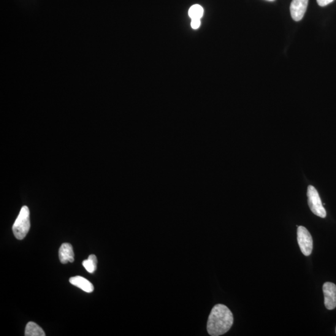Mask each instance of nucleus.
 Wrapping results in <instances>:
<instances>
[{
    "instance_id": "nucleus-2",
    "label": "nucleus",
    "mask_w": 336,
    "mask_h": 336,
    "mask_svg": "<svg viewBox=\"0 0 336 336\" xmlns=\"http://www.w3.org/2000/svg\"><path fill=\"white\" fill-rule=\"evenodd\" d=\"M29 210L27 206L21 208L20 214L13 226V232L18 240H23L28 234L30 229V218Z\"/></svg>"
},
{
    "instance_id": "nucleus-13",
    "label": "nucleus",
    "mask_w": 336,
    "mask_h": 336,
    "mask_svg": "<svg viewBox=\"0 0 336 336\" xmlns=\"http://www.w3.org/2000/svg\"><path fill=\"white\" fill-rule=\"evenodd\" d=\"M334 0H317V3L320 7H326Z\"/></svg>"
},
{
    "instance_id": "nucleus-9",
    "label": "nucleus",
    "mask_w": 336,
    "mask_h": 336,
    "mask_svg": "<svg viewBox=\"0 0 336 336\" xmlns=\"http://www.w3.org/2000/svg\"><path fill=\"white\" fill-rule=\"evenodd\" d=\"M26 336H45L44 330L38 325L33 322H29L26 325Z\"/></svg>"
},
{
    "instance_id": "nucleus-7",
    "label": "nucleus",
    "mask_w": 336,
    "mask_h": 336,
    "mask_svg": "<svg viewBox=\"0 0 336 336\" xmlns=\"http://www.w3.org/2000/svg\"><path fill=\"white\" fill-rule=\"evenodd\" d=\"M59 257L62 264H66L74 261V253L71 244L64 243L62 244L59 251Z\"/></svg>"
},
{
    "instance_id": "nucleus-5",
    "label": "nucleus",
    "mask_w": 336,
    "mask_h": 336,
    "mask_svg": "<svg viewBox=\"0 0 336 336\" xmlns=\"http://www.w3.org/2000/svg\"><path fill=\"white\" fill-rule=\"evenodd\" d=\"M322 290L324 296V305L327 310H332L336 307V285L326 282L323 284Z\"/></svg>"
},
{
    "instance_id": "nucleus-1",
    "label": "nucleus",
    "mask_w": 336,
    "mask_h": 336,
    "mask_svg": "<svg viewBox=\"0 0 336 336\" xmlns=\"http://www.w3.org/2000/svg\"><path fill=\"white\" fill-rule=\"evenodd\" d=\"M233 323L234 316L226 305L218 304L214 306L208 316L207 330L208 334L219 336L228 332Z\"/></svg>"
},
{
    "instance_id": "nucleus-15",
    "label": "nucleus",
    "mask_w": 336,
    "mask_h": 336,
    "mask_svg": "<svg viewBox=\"0 0 336 336\" xmlns=\"http://www.w3.org/2000/svg\"><path fill=\"white\" fill-rule=\"evenodd\" d=\"M335 332H336V329H335Z\"/></svg>"
},
{
    "instance_id": "nucleus-14",
    "label": "nucleus",
    "mask_w": 336,
    "mask_h": 336,
    "mask_svg": "<svg viewBox=\"0 0 336 336\" xmlns=\"http://www.w3.org/2000/svg\"><path fill=\"white\" fill-rule=\"evenodd\" d=\"M270 1H273V0H270Z\"/></svg>"
},
{
    "instance_id": "nucleus-12",
    "label": "nucleus",
    "mask_w": 336,
    "mask_h": 336,
    "mask_svg": "<svg viewBox=\"0 0 336 336\" xmlns=\"http://www.w3.org/2000/svg\"><path fill=\"white\" fill-rule=\"evenodd\" d=\"M200 25V19H192L191 21V27L194 29L199 28Z\"/></svg>"
},
{
    "instance_id": "nucleus-3",
    "label": "nucleus",
    "mask_w": 336,
    "mask_h": 336,
    "mask_svg": "<svg viewBox=\"0 0 336 336\" xmlns=\"http://www.w3.org/2000/svg\"><path fill=\"white\" fill-rule=\"evenodd\" d=\"M307 196L309 206L312 213L321 218H326V210L322 205L318 192L314 186L311 185L308 186Z\"/></svg>"
},
{
    "instance_id": "nucleus-11",
    "label": "nucleus",
    "mask_w": 336,
    "mask_h": 336,
    "mask_svg": "<svg viewBox=\"0 0 336 336\" xmlns=\"http://www.w3.org/2000/svg\"><path fill=\"white\" fill-rule=\"evenodd\" d=\"M204 14V10L199 5H195L189 10V16L192 19H200Z\"/></svg>"
},
{
    "instance_id": "nucleus-4",
    "label": "nucleus",
    "mask_w": 336,
    "mask_h": 336,
    "mask_svg": "<svg viewBox=\"0 0 336 336\" xmlns=\"http://www.w3.org/2000/svg\"><path fill=\"white\" fill-rule=\"evenodd\" d=\"M298 242L301 251L305 256H310L313 250V241L310 233L303 226L298 227L297 230Z\"/></svg>"
},
{
    "instance_id": "nucleus-10",
    "label": "nucleus",
    "mask_w": 336,
    "mask_h": 336,
    "mask_svg": "<svg viewBox=\"0 0 336 336\" xmlns=\"http://www.w3.org/2000/svg\"><path fill=\"white\" fill-rule=\"evenodd\" d=\"M97 259L94 255H91L88 260H84L82 265L89 273H93L97 269Z\"/></svg>"
},
{
    "instance_id": "nucleus-6",
    "label": "nucleus",
    "mask_w": 336,
    "mask_h": 336,
    "mask_svg": "<svg viewBox=\"0 0 336 336\" xmlns=\"http://www.w3.org/2000/svg\"><path fill=\"white\" fill-rule=\"evenodd\" d=\"M308 0H292L290 12L292 20L300 21L304 16L307 10Z\"/></svg>"
},
{
    "instance_id": "nucleus-8",
    "label": "nucleus",
    "mask_w": 336,
    "mask_h": 336,
    "mask_svg": "<svg viewBox=\"0 0 336 336\" xmlns=\"http://www.w3.org/2000/svg\"><path fill=\"white\" fill-rule=\"evenodd\" d=\"M70 283L75 286L78 287L83 291L89 292H93L94 287L93 284L87 279L82 277V276H77L70 278Z\"/></svg>"
}]
</instances>
